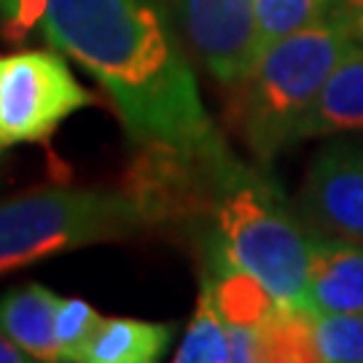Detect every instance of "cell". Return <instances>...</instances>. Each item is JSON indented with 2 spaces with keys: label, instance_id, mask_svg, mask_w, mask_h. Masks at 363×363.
<instances>
[{
  "label": "cell",
  "instance_id": "1",
  "mask_svg": "<svg viewBox=\"0 0 363 363\" xmlns=\"http://www.w3.org/2000/svg\"><path fill=\"white\" fill-rule=\"evenodd\" d=\"M40 30L103 84L135 145L229 151L159 0H43Z\"/></svg>",
  "mask_w": 363,
  "mask_h": 363
},
{
  "label": "cell",
  "instance_id": "2",
  "mask_svg": "<svg viewBox=\"0 0 363 363\" xmlns=\"http://www.w3.org/2000/svg\"><path fill=\"white\" fill-rule=\"evenodd\" d=\"M358 35L331 11L325 19L269 43L232 89V124L259 162H272L291 143L325 78Z\"/></svg>",
  "mask_w": 363,
  "mask_h": 363
},
{
  "label": "cell",
  "instance_id": "3",
  "mask_svg": "<svg viewBox=\"0 0 363 363\" xmlns=\"http://www.w3.org/2000/svg\"><path fill=\"white\" fill-rule=\"evenodd\" d=\"M208 256L245 269L283 307L307 310L312 237L301 232L286 202L245 164L232 172L208 213Z\"/></svg>",
  "mask_w": 363,
  "mask_h": 363
},
{
  "label": "cell",
  "instance_id": "4",
  "mask_svg": "<svg viewBox=\"0 0 363 363\" xmlns=\"http://www.w3.org/2000/svg\"><path fill=\"white\" fill-rule=\"evenodd\" d=\"M154 220L130 189H46L0 202V274L78 247L127 240Z\"/></svg>",
  "mask_w": 363,
  "mask_h": 363
},
{
  "label": "cell",
  "instance_id": "5",
  "mask_svg": "<svg viewBox=\"0 0 363 363\" xmlns=\"http://www.w3.org/2000/svg\"><path fill=\"white\" fill-rule=\"evenodd\" d=\"M94 103L54 52L0 57V145L43 143L57 127Z\"/></svg>",
  "mask_w": 363,
  "mask_h": 363
},
{
  "label": "cell",
  "instance_id": "6",
  "mask_svg": "<svg viewBox=\"0 0 363 363\" xmlns=\"http://www.w3.org/2000/svg\"><path fill=\"white\" fill-rule=\"evenodd\" d=\"M186 33L210 76L234 86L259 57L256 0H181Z\"/></svg>",
  "mask_w": 363,
  "mask_h": 363
},
{
  "label": "cell",
  "instance_id": "7",
  "mask_svg": "<svg viewBox=\"0 0 363 363\" xmlns=\"http://www.w3.org/2000/svg\"><path fill=\"white\" fill-rule=\"evenodd\" d=\"M301 208L323 234L363 242V145H331L315 156Z\"/></svg>",
  "mask_w": 363,
  "mask_h": 363
},
{
  "label": "cell",
  "instance_id": "8",
  "mask_svg": "<svg viewBox=\"0 0 363 363\" xmlns=\"http://www.w3.org/2000/svg\"><path fill=\"white\" fill-rule=\"evenodd\" d=\"M307 304L312 315H363V242L312 237Z\"/></svg>",
  "mask_w": 363,
  "mask_h": 363
},
{
  "label": "cell",
  "instance_id": "9",
  "mask_svg": "<svg viewBox=\"0 0 363 363\" xmlns=\"http://www.w3.org/2000/svg\"><path fill=\"white\" fill-rule=\"evenodd\" d=\"M363 132V40L358 38L325 78L304 118L298 140Z\"/></svg>",
  "mask_w": 363,
  "mask_h": 363
},
{
  "label": "cell",
  "instance_id": "10",
  "mask_svg": "<svg viewBox=\"0 0 363 363\" xmlns=\"http://www.w3.org/2000/svg\"><path fill=\"white\" fill-rule=\"evenodd\" d=\"M60 296L46 286L30 283L0 296V331L13 339L33 361H60L57 337H54V315Z\"/></svg>",
  "mask_w": 363,
  "mask_h": 363
},
{
  "label": "cell",
  "instance_id": "11",
  "mask_svg": "<svg viewBox=\"0 0 363 363\" xmlns=\"http://www.w3.org/2000/svg\"><path fill=\"white\" fill-rule=\"evenodd\" d=\"M205 277L213 288L218 312L223 315L229 328L261 331L283 307L269 294V288L259 283L253 274H247L245 269H237V267L216 259V256H208Z\"/></svg>",
  "mask_w": 363,
  "mask_h": 363
},
{
  "label": "cell",
  "instance_id": "12",
  "mask_svg": "<svg viewBox=\"0 0 363 363\" xmlns=\"http://www.w3.org/2000/svg\"><path fill=\"white\" fill-rule=\"evenodd\" d=\"M172 331V323L103 318L84 363H154L167 352Z\"/></svg>",
  "mask_w": 363,
  "mask_h": 363
},
{
  "label": "cell",
  "instance_id": "13",
  "mask_svg": "<svg viewBox=\"0 0 363 363\" xmlns=\"http://www.w3.org/2000/svg\"><path fill=\"white\" fill-rule=\"evenodd\" d=\"M172 361L178 363H232V347H229V325L218 312L213 288L208 277L202 274L196 310L191 323L186 328L181 347L175 350Z\"/></svg>",
  "mask_w": 363,
  "mask_h": 363
},
{
  "label": "cell",
  "instance_id": "14",
  "mask_svg": "<svg viewBox=\"0 0 363 363\" xmlns=\"http://www.w3.org/2000/svg\"><path fill=\"white\" fill-rule=\"evenodd\" d=\"M337 0H256L259 54L274 40L294 35L334 11Z\"/></svg>",
  "mask_w": 363,
  "mask_h": 363
},
{
  "label": "cell",
  "instance_id": "15",
  "mask_svg": "<svg viewBox=\"0 0 363 363\" xmlns=\"http://www.w3.org/2000/svg\"><path fill=\"white\" fill-rule=\"evenodd\" d=\"M318 363H363V315H312Z\"/></svg>",
  "mask_w": 363,
  "mask_h": 363
},
{
  "label": "cell",
  "instance_id": "16",
  "mask_svg": "<svg viewBox=\"0 0 363 363\" xmlns=\"http://www.w3.org/2000/svg\"><path fill=\"white\" fill-rule=\"evenodd\" d=\"M100 323H103V315L89 301L60 296L57 315H54V337H57L60 361L84 363V355L89 350Z\"/></svg>",
  "mask_w": 363,
  "mask_h": 363
},
{
  "label": "cell",
  "instance_id": "17",
  "mask_svg": "<svg viewBox=\"0 0 363 363\" xmlns=\"http://www.w3.org/2000/svg\"><path fill=\"white\" fill-rule=\"evenodd\" d=\"M40 13L43 0H0V22L13 35H25L35 22L40 25Z\"/></svg>",
  "mask_w": 363,
  "mask_h": 363
},
{
  "label": "cell",
  "instance_id": "18",
  "mask_svg": "<svg viewBox=\"0 0 363 363\" xmlns=\"http://www.w3.org/2000/svg\"><path fill=\"white\" fill-rule=\"evenodd\" d=\"M334 11L352 27V33L363 40V0H337Z\"/></svg>",
  "mask_w": 363,
  "mask_h": 363
},
{
  "label": "cell",
  "instance_id": "19",
  "mask_svg": "<svg viewBox=\"0 0 363 363\" xmlns=\"http://www.w3.org/2000/svg\"><path fill=\"white\" fill-rule=\"evenodd\" d=\"M30 352H25L13 339H9L0 331V363H30Z\"/></svg>",
  "mask_w": 363,
  "mask_h": 363
},
{
  "label": "cell",
  "instance_id": "20",
  "mask_svg": "<svg viewBox=\"0 0 363 363\" xmlns=\"http://www.w3.org/2000/svg\"><path fill=\"white\" fill-rule=\"evenodd\" d=\"M0 148H3V145H0Z\"/></svg>",
  "mask_w": 363,
  "mask_h": 363
}]
</instances>
